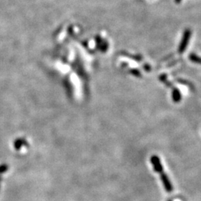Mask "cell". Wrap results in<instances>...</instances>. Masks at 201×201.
<instances>
[{
	"label": "cell",
	"instance_id": "3957f363",
	"mask_svg": "<svg viewBox=\"0 0 201 201\" xmlns=\"http://www.w3.org/2000/svg\"><path fill=\"white\" fill-rule=\"evenodd\" d=\"M172 98H173L174 102L175 103H178L181 100L182 95L180 91L178 89H174L173 92H172Z\"/></svg>",
	"mask_w": 201,
	"mask_h": 201
},
{
	"label": "cell",
	"instance_id": "6da1fadb",
	"mask_svg": "<svg viewBox=\"0 0 201 201\" xmlns=\"http://www.w3.org/2000/svg\"><path fill=\"white\" fill-rule=\"evenodd\" d=\"M151 161H152L153 165H154L155 171H157L158 173H159L160 177H161L162 182V183H163V185L164 187H165L166 191H167V192H171V191H173V186H172L171 181H170V179L169 177H168V176L164 173L163 167H162L161 163H160L159 157L156 156H153Z\"/></svg>",
	"mask_w": 201,
	"mask_h": 201
},
{
	"label": "cell",
	"instance_id": "8992f818",
	"mask_svg": "<svg viewBox=\"0 0 201 201\" xmlns=\"http://www.w3.org/2000/svg\"><path fill=\"white\" fill-rule=\"evenodd\" d=\"M174 1H175V2L177 3V4H179V3L181 2L182 0H174Z\"/></svg>",
	"mask_w": 201,
	"mask_h": 201
},
{
	"label": "cell",
	"instance_id": "7a4b0ae2",
	"mask_svg": "<svg viewBox=\"0 0 201 201\" xmlns=\"http://www.w3.org/2000/svg\"><path fill=\"white\" fill-rule=\"evenodd\" d=\"M191 35V31L189 29V28H187V29L185 30L184 33H183V37H182L181 42L179 43L178 51L179 54H183V52L185 51V49H187V46H188L189 43V40H190Z\"/></svg>",
	"mask_w": 201,
	"mask_h": 201
},
{
	"label": "cell",
	"instance_id": "5b68a950",
	"mask_svg": "<svg viewBox=\"0 0 201 201\" xmlns=\"http://www.w3.org/2000/svg\"><path fill=\"white\" fill-rule=\"evenodd\" d=\"M178 81H179V83H180V84H182L187 85V86H189V87H191V90H193V89L191 88V87H194V86H193V85L191 84L190 83H188V81H185L184 80H182V79H179V80H178Z\"/></svg>",
	"mask_w": 201,
	"mask_h": 201
},
{
	"label": "cell",
	"instance_id": "277c9868",
	"mask_svg": "<svg viewBox=\"0 0 201 201\" xmlns=\"http://www.w3.org/2000/svg\"><path fill=\"white\" fill-rule=\"evenodd\" d=\"M189 59L190 60V61L193 62L194 63H198V64L201 65V57L198 56V55L194 53H191L189 55Z\"/></svg>",
	"mask_w": 201,
	"mask_h": 201
}]
</instances>
